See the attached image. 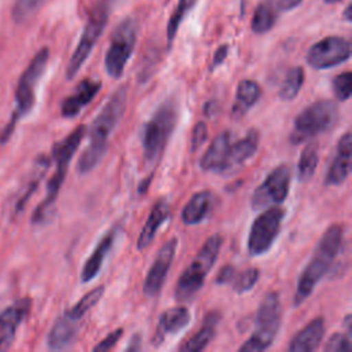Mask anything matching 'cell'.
Here are the masks:
<instances>
[{
	"mask_svg": "<svg viewBox=\"0 0 352 352\" xmlns=\"http://www.w3.org/2000/svg\"><path fill=\"white\" fill-rule=\"evenodd\" d=\"M177 110L173 100H164L143 126V157L147 166H155L175 129Z\"/></svg>",
	"mask_w": 352,
	"mask_h": 352,
	"instance_id": "cell-5",
	"label": "cell"
},
{
	"mask_svg": "<svg viewBox=\"0 0 352 352\" xmlns=\"http://www.w3.org/2000/svg\"><path fill=\"white\" fill-rule=\"evenodd\" d=\"M191 315L186 307H173L161 314L155 334L153 337V345L158 346L165 337L173 336L182 331L190 323Z\"/></svg>",
	"mask_w": 352,
	"mask_h": 352,
	"instance_id": "cell-19",
	"label": "cell"
},
{
	"mask_svg": "<svg viewBox=\"0 0 352 352\" xmlns=\"http://www.w3.org/2000/svg\"><path fill=\"white\" fill-rule=\"evenodd\" d=\"M232 139L234 138H232V133L230 131H224V132L219 133L212 140V143L209 144V147L206 148L204 155L201 157V160H199L201 169L205 170V172L219 173Z\"/></svg>",
	"mask_w": 352,
	"mask_h": 352,
	"instance_id": "cell-22",
	"label": "cell"
},
{
	"mask_svg": "<svg viewBox=\"0 0 352 352\" xmlns=\"http://www.w3.org/2000/svg\"><path fill=\"white\" fill-rule=\"evenodd\" d=\"M351 58V43L341 36H327L307 52V63L316 70L336 67Z\"/></svg>",
	"mask_w": 352,
	"mask_h": 352,
	"instance_id": "cell-13",
	"label": "cell"
},
{
	"mask_svg": "<svg viewBox=\"0 0 352 352\" xmlns=\"http://www.w3.org/2000/svg\"><path fill=\"white\" fill-rule=\"evenodd\" d=\"M208 139V128L204 121H199L194 125L191 133V151L198 150Z\"/></svg>",
	"mask_w": 352,
	"mask_h": 352,
	"instance_id": "cell-38",
	"label": "cell"
},
{
	"mask_svg": "<svg viewBox=\"0 0 352 352\" xmlns=\"http://www.w3.org/2000/svg\"><path fill=\"white\" fill-rule=\"evenodd\" d=\"M338 120V107L333 100L320 99L307 106L294 120L290 142L300 144L331 129Z\"/></svg>",
	"mask_w": 352,
	"mask_h": 352,
	"instance_id": "cell-8",
	"label": "cell"
},
{
	"mask_svg": "<svg viewBox=\"0 0 352 352\" xmlns=\"http://www.w3.org/2000/svg\"><path fill=\"white\" fill-rule=\"evenodd\" d=\"M139 349V341H138V336L135 337L133 341H131V345L126 346V351H136Z\"/></svg>",
	"mask_w": 352,
	"mask_h": 352,
	"instance_id": "cell-44",
	"label": "cell"
},
{
	"mask_svg": "<svg viewBox=\"0 0 352 352\" xmlns=\"http://www.w3.org/2000/svg\"><path fill=\"white\" fill-rule=\"evenodd\" d=\"M261 87L258 82L254 80H241L238 87H236V94H235V102L232 104L231 116L234 118H241L243 117L261 98Z\"/></svg>",
	"mask_w": 352,
	"mask_h": 352,
	"instance_id": "cell-24",
	"label": "cell"
},
{
	"mask_svg": "<svg viewBox=\"0 0 352 352\" xmlns=\"http://www.w3.org/2000/svg\"><path fill=\"white\" fill-rule=\"evenodd\" d=\"M168 217H169L168 202L164 198H161L154 204V206H153V209H151V212L138 236V242H136L138 250L146 249L153 242L154 236L157 235V231L168 220Z\"/></svg>",
	"mask_w": 352,
	"mask_h": 352,
	"instance_id": "cell-23",
	"label": "cell"
},
{
	"mask_svg": "<svg viewBox=\"0 0 352 352\" xmlns=\"http://www.w3.org/2000/svg\"><path fill=\"white\" fill-rule=\"evenodd\" d=\"M290 180L292 169L289 165L280 164L274 168L252 194V208L265 209L272 205H280L289 195Z\"/></svg>",
	"mask_w": 352,
	"mask_h": 352,
	"instance_id": "cell-12",
	"label": "cell"
},
{
	"mask_svg": "<svg viewBox=\"0 0 352 352\" xmlns=\"http://www.w3.org/2000/svg\"><path fill=\"white\" fill-rule=\"evenodd\" d=\"M324 336V320L322 316L307 323L290 341L287 349L290 352H312L315 351Z\"/></svg>",
	"mask_w": 352,
	"mask_h": 352,
	"instance_id": "cell-21",
	"label": "cell"
},
{
	"mask_svg": "<svg viewBox=\"0 0 352 352\" xmlns=\"http://www.w3.org/2000/svg\"><path fill=\"white\" fill-rule=\"evenodd\" d=\"M138 36V22L128 16L121 21L111 33L110 44L104 55L106 73L113 78H120L133 52Z\"/></svg>",
	"mask_w": 352,
	"mask_h": 352,
	"instance_id": "cell-9",
	"label": "cell"
},
{
	"mask_svg": "<svg viewBox=\"0 0 352 352\" xmlns=\"http://www.w3.org/2000/svg\"><path fill=\"white\" fill-rule=\"evenodd\" d=\"M235 275H236V270H235V267H232V265H224L220 271H219V274H217V276H216V283L217 285H231V282L234 280V278H235Z\"/></svg>",
	"mask_w": 352,
	"mask_h": 352,
	"instance_id": "cell-40",
	"label": "cell"
},
{
	"mask_svg": "<svg viewBox=\"0 0 352 352\" xmlns=\"http://www.w3.org/2000/svg\"><path fill=\"white\" fill-rule=\"evenodd\" d=\"M102 82L92 78L81 80L74 92L63 99L60 104V113L65 118H74L81 113V110L92 102V99L100 91Z\"/></svg>",
	"mask_w": 352,
	"mask_h": 352,
	"instance_id": "cell-18",
	"label": "cell"
},
{
	"mask_svg": "<svg viewBox=\"0 0 352 352\" xmlns=\"http://www.w3.org/2000/svg\"><path fill=\"white\" fill-rule=\"evenodd\" d=\"M212 194L208 190L195 192L182 210V220L187 226H195L205 220L210 210Z\"/></svg>",
	"mask_w": 352,
	"mask_h": 352,
	"instance_id": "cell-28",
	"label": "cell"
},
{
	"mask_svg": "<svg viewBox=\"0 0 352 352\" xmlns=\"http://www.w3.org/2000/svg\"><path fill=\"white\" fill-rule=\"evenodd\" d=\"M260 278V271L254 267L252 268H246L243 270L242 272H236L234 280L231 282L232 283V289L238 293V294H242V293H246L249 290H252L257 280Z\"/></svg>",
	"mask_w": 352,
	"mask_h": 352,
	"instance_id": "cell-34",
	"label": "cell"
},
{
	"mask_svg": "<svg viewBox=\"0 0 352 352\" xmlns=\"http://www.w3.org/2000/svg\"><path fill=\"white\" fill-rule=\"evenodd\" d=\"M217 323H219L217 312L206 314L201 329L192 337H190L187 341H184L179 346V349L184 351V352H199V351L205 349L210 344V341L213 340V337L216 334Z\"/></svg>",
	"mask_w": 352,
	"mask_h": 352,
	"instance_id": "cell-27",
	"label": "cell"
},
{
	"mask_svg": "<svg viewBox=\"0 0 352 352\" xmlns=\"http://www.w3.org/2000/svg\"><path fill=\"white\" fill-rule=\"evenodd\" d=\"M326 4H337V3H340V1H342V0H323Z\"/></svg>",
	"mask_w": 352,
	"mask_h": 352,
	"instance_id": "cell-45",
	"label": "cell"
},
{
	"mask_svg": "<svg viewBox=\"0 0 352 352\" xmlns=\"http://www.w3.org/2000/svg\"><path fill=\"white\" fill-rule=\"evenodd\" d=\"M333 92L336 98L341 102H345L351 98L352 92V74L351 72H344L337 74L333 78Z\"/></svg>",
	"mask_w": 352,
	"mask_h": 352,
	"instance_id": "cell-36",
	"label": "cell"
},
{
	"mask_svg": "<svg viewBox=\"0 0 352 352\" xmlns=\"http://www.w3.org/2000/svg\"><path fill=\"white\" fill-rule=\"evenodd\" d=\"M351 11H352V4H348V6L345 7V11H344V18H345L348 22L352 21V14H351Z\"/></svg>",
	"mask_w": 352,
	"mask_h": 352,
	"instance_id": "cell-43",
	"label": "cell"
},
{
	"mask_svg": "<svg viewBox=\"0 0 352 352\" xmlns=\"http://www.w3.org/2000/svg\"><path fill=\"white\" fill-rule=\"evenodd\" d=\"M304 69L301 66H296L287 70L280 88H279V98L282 100H293L298 94L304 84Z\"/></svg>",
	"mask_w": 352,
	"mask_h": 352,
	"instance_id": "cell-31",
	"label": "cell"
},
{
	"mask_svg": "<svg viewBox=\"0 0 352 352\" xmlns=\"http://www.w3.org/2000/svg\"><path fill=\"white\" fill-rule=\"evenodd\" d=\"M104 293V286H96L92 290H89L87 294H84L70 309H67L65 314L73 319V320H80L92 307H95L99 300L103 297Z\"/></svg>",
	"mask_w": 352,
	"mask_h": 352,
	"instance_id": "cell-32",
	"label": "cell"
},
{
	"mask_svg": "<svg viewBox=\"0 0 352 352\" xmlns=\"http://www.w3.org/2000/svg\"><path fill=\"white\" fill-rule=\"evenodd\" d=\"M50 59V50L47 47L41 48L30 60L22 76L19 77L16 89H15V109L14 113L8 121V124L4 126V129L0 132V143H6L16 124L19 122L21 118H23L26 114L30 113L34 104V98H36V87L41 78V76L45 72L47 63Z\"/></svg>",
	"mask_w": 352,
	"mask_h": 352,
	"instance_id": "cell-4",
	"label": "cell"
},
{
	"mask_svg": "<svg viewBox=\"0 0 352 352\" xmlns=\"http://www.w3.org/2000/svg\"><path fill=\"white\" fill-rule=\"evenodd\" d=\"M44 3V0H15L12 16L15 22H23L30 18Z\"/></svg>",
	"mask_w": 352,
	"mask_h": 352,
	"instance_id": "cell-35",
	"label": "cell"
},
{
	"mask_svg": "<svg viewBox=\"0 0 352 352\" xmlns=\"http://www.w3.org/2000/svg\"><path fill=\"white\" fill-rule=\"evenodd\" d=\"M319 162V147L316 143H308L301 154H300V160H298V166H297V176L300 182H308L318 166Z\"/></svg>",
	"mask_w": 352,
	"mask_h": 352,
	"instance_id": "cell-30",
	"label": "cell"
},
{
	"mask_svg": "<svg viewBox=\"0 0 352 352\" xmlns=\"http://www.w3.org/2000/svg\"><path fill=\"white\" fill-rule=\"evenodd\" d=\"M282 307L276 292H270L261 300L252 336L239 346L241 352H260L268 349L280 327Z\"/></svg>",
	"mask_w": 352,
	"mask_h": 352,
	"instance_id": "cell-7",
	"label": "cell"
},
{
	"mask_svg": "<svg viewBox=\"0 0 352 352\" xmlns=\"http://www.w3.org/2000/svg\"><path fill=\"white\" fill-rule=\"evenodd\" d=\"M227 55H228V45H227V44L220 45V47L216 50L214 55H213V60H212V66H210V69L213 70L214 67L220 66V65L226 60Z\"/></svg>",
	"mask_w": 352,
	"mask_h": 352,
	"instance_id": "cell-41",
	"label": "cell"
},
{
	"mask_svg": "<svg viewBox=\"0 0 352 352\" xmlns=\"http://www.w3.org/2000/svg\"><path fill=\"white\" fill-rule=\"evenodd\" d=\"M302 3V0H280L278 3V7L280 11H290L298 7Z\"/></svg>",
	"mask_w": 352,
	"mask_h": 352,
	"instance_id": "cell-42",
	"label": "cell"
},
{
	"mask_svg": "<svg viewBox=\"0 0 352 352\" xmlns=\"http://www.w3.org/2000/svg\"><path fill=\"white\" fill-rule=\"evenodd\" d=\"M117 227H113L110 230H107V232L99 239L96 248L94 249L92 254L88 257V260L85 261L82 271H81V282L82 283H88L91 280H94L98 275V272L100 271L103 261L106 260L109 252L111 250L116 238H117Z\"/></svg>",
	"mask_w": 352,
	"mask_h": 352,
	"instance_id": "cell-20",
	"label": "cell"
},
{
	"mask_svg": "<svg viewBox=\"0 0 352 352\" xmlns=\"http://www.w3.org/2000/svg\"><path fill=\"white\" fill-rule=\"evenodd\" d=\"M30 300L21 298L0 314V351H7L15 338L16 329L30 309Z\"/></svg>",
	"mask_w": 352,
	"mask_h": 352,
	"instance_id": "cell-16",
	"label": "cell"
},
{
	"mask_svg": "<svg viewBox=\"0 0 352 352\" xmlns=\"http://www.w3.org/2000/svg\"><path fill=\"white\" fill-rule=\"evenodd\" d=\"M76 320L70 319L66 314H63L52 326L48 333L47 344L48 348L52 351H62L69 348L77 336V326Z\"/></svg>",
	"mask_w": 352,
	"mask_h": 352,
	"instance_id": "cell-25",
	"label": "cell"
},
{
	"mask_svg": "<svg viewBox=\"0 0 352 352\" xmlns=\"http://www.w3.org/2000/svg\"><path fill=\"white\" fill-rule=\"evenodd\" d=\"M285 217V209L276 205L265 208L252 223L248 235V252L250 256L267 253L278 238Z\"/></svg>",
	"mask_w": 352,
	"mask_h": 352,
	"instance_id": "cell-11",
	"label": "cell"
},
{
	"mask_svg": "<svg viewBox=\"0 0 352 352\" xmlns=\"http://www.w3.org/2000/svg\"><path fill=\"white\" fill-rule=\"evenodd\" d=\"M107 18H109V4L106 1L98 3L89 11L80 41L66 67V77L69 80H72L78 73V70L81 69V66L89 56V54L92 52L98 38L102 36L107 25Z\"/></svg>",
	"mask_w": 352,
	"mask_h": 352,
	"instance_id": "cell-10",
	"label": "cell"
},
{
	"mask_svg": "<svg viewBox=\"0 0 352 352\" xmlns=\"http://www.w3.org/2000/svg\"><path fill=\"white\" fill-rule=\"evenodd\" d=\"M122 336V329L118 327L114 331H111L110 334H107L98 345L94 346V351L95 352H106V351H110L120 340V337Z\"/></svg>",
	"mask_w": 352,
	"mask_h": 352,
	"instance_id": "cell-39",
	"label": "cell"
},
{
	"mask_svg": "<svg viewBox=\"0 0 352 352\" xmlns=\"http://www.w3.org/2000/svg\"><path fill=\"white\" fill-rule=\"evenodd\" d=\"M223 238L220 234L210 235L198 250L190 265L182 272L175 287V297L179 301L191 300L204 286L208 272L217 260Z\"/></svg>",
	"mask_w": 352,
	"mask_h": 352,
	"instance_id": "cell-6",
	"label": "cell"
},
{
	"mask_svg": "<svg viewBox=\"0 0 352 352\" xmlns=\"http://www.w3.org/2000/svg\"><path fill=\"white\" fill-rule=\"evenodd\" d=\"M126 106V91L124 87L117 88L107 99L99 114L95 117L89 129V144L77 161V172L85 175L91 172L104 157L109 138L118 121L121 120Z\"/></svg>",
	"mask_w": 352,
	"mask_h": 352,
	"instance_id": "cell-1",
	"label": "cell"
},
{
	"mask_svg": "<svg viewBox=\"0 0 352 352\" xmlns=\"http://www.w3.org/2000/svg\"><path fill=\"white\" fill-rule=\"evenodd\" d=\"M342 238V227L340 224H333L324 231L322 238L318 241L314 254L309 258L307 267L301 272V276L297 282L296 293L293 297L294 307L301 305L312 294L319 280L327 274V271L330 270L341 250Z\"/></svg>",
	"mask_w": 352,
	"mask_h": 352,
	"instance_id": "cell-2",
	"label": "cell"
},
{
	"mask_svg": "<svg viewBox=\"0 0 352 352\" xmlns=\"http://www.w3.org/2000/svg\"><path fill=\"white\" fill-rule=\"evenodd\" d=\"M279 7L274 0H261L254 10L252 18V30L256 34H264L270 32L278 19Z\"/></svg>",
	"mask_w": 352,
	"mask_h": 352,
	"instance_id": "cell-29",
	"label": "cell"
},
{
	"mask_svg": "<svg viewBox=\"0 0 352 352\" xmlns=\"http://www.w3.org/2000/svg\"><path fill=\"white\" fill-rule=\"evenodd\" d=\"M197 0H179L175 11L172 12L168 25H166V41H168V48L172 47V43L179 32V28L187 14L194 8Z\"/></svg>",
	"mask_w": 352,
	"mask_h": 352,
	"instance_id": "cell-33",
	"label": "cell"
},
{
	"mask_svg": "<svg viewBox=\"0 0 352 352\" xmlns=\"http://www.w3.org/2000/svg\"><path fill=\"white\" fill-rule=\"evenodd\" d=\"M351 157H352V135L345 132L337 144L336 155L326 172L324 184L326 186H340L342 184L351 173Z\"/></svg>",
	"mask_w": 352,
	"mask_h": 352,
	"instance_id": "cell-17",
	"label": "cell"
},
{
	"mask_svg": "<svg viewBox=\"0 0 352 352\" xmlns=\"http://www.w3.org/2000/svg\"><path fill=\"white\" fill-rule=\"evenodd\" d=\"M258 142L260 135L256 129H250L242 139H232L217 175L231 176L239 172L243 168V165L256 154L258 148Z\"/></svg>",
	"mask_w": 352,
	"mask_h": 352,
	"instance_id": "cell-14",
	"label": "cell"
},
{
	"mask_svg": "<svg viewBox=\"0 0 352 352\" xmlns=\"http://www.w3.org/2000/svg\"><path fill=\"white\" fill-rule=\"evenodd\" d=\"M176 248H177V239L170 238L158 250V253L146 275V279L143 282V293L147 297H155L160 293V290L162 289V285L166 279L168 271L173 261Z\"/></svg>",
	"mask_w": 352,
	"mask_h": 352,
	"instance_id": "cell-15",
	"label": "cell"
},
{
	"mask_svg": "<svg viewBox=\"0 0 352 352\" xmlns=\"http://www.w3.org/2000/svg\"><path fill=\"white\" fill-rule=\"evenodd\" d=\"M85 131H87L85 125H78L70 135H67L60 142H56L54 144L52 157L55 160L56 169L47 184L45 198L38 204V206L33 212V216H32L33 224H44L52 216L54 205L58 198L59 190L65 182L69 164H70L74 153L77 151L81 140L84 139Z\"/></svg>",
	"mask_w": 352,
	"mask_h": 352,
	"instance_id": "cell-3",
	"label": "cell"
},
{
	"mask_svg": "<svg viewBox=\"0 0 352 352\" xmlns=\"http://www.w3.org/2000/svg\"><path fill=\"white\" fill-rule=\"evenodd\" d=\"M351 341L349 334L334 333L330 336L329 341L324 345L326 352H351Z\"/></svg>",
	"mask_w": 352,
	"mask_h": 352,
	"instance_id": "cell-37",
	"label": "cell"
},
{
	"mask_svg": "<svg viewBox=\"0 0 352 352\" xmlns=\"http://www.w3.org/2000/svg\"><path fill=\"white\" fill-rule=\"evenodd\" d=\"M50 166V160L45 155H38L34 161L33 169L26 180V183L22 186V188L19 190L16 198H15V204H14V213H21L26 205V202L29 201V198L32 197V194L36 191L41 177L45 175L47 169Z\"/></svg>",
	"mask_w": 352,
	"mask_h": 352,
	"instance_id": "cell-26",
	"label": "cell"
}]
</instances>
